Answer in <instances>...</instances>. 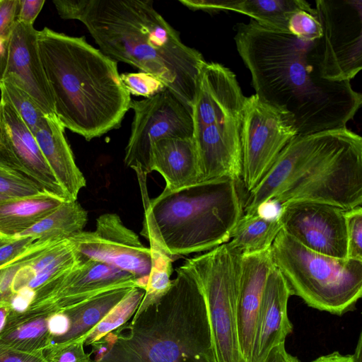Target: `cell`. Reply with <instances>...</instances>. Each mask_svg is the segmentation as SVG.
<instances>
[{
  "instance_id": "cell-1",
  "label": "cell",
  "mask_w": 362,
  "mask_h": 362,
  "mask_svg": "<svg viewBox=\"0 0 362 362\" xmlns=\"http://www.w3.org/2000/svg\"><path fill=\"white\" fill-rule=\"evenodd\" d=\"M237 51L262 101L288 115L298 134L346 127L361 106L351 81L323 78L317 40L250 23L235 25Z\"/></svg>"
},
{
  "instance_id": "cell-2",
  "label": "cell",
  "mask_w": 362,
  "mask_h": 362,
  "mask_svg": "<svg viewBox=\"0 0 362 362\" xmlns=\"http://www.w3.org/2000/svg\"><path fill=\"white\" fill-rule=\"evenodd\" d=\"M59 16L78 20L99 49L115 62L134 66L160 80L192 108L206 63L184 44L179 33L153 8L151 0H53Z\"/></svg>"
},
{
  "instance_id": "cell-3",
  "label": "cell",
  "mask_w": 362,
  "mask_h": 362,
  "mask_svg": "<svg viewBox=\"0 0 362 362\" xmlns=\"http://www.w3.org/2000/svg\"><path fill=\"white\" fill-rule=\"evenodd\" d=\"M322 202L346 210L362 204V138L347 127L298 134L248 193L243 214L267 205Z\"/></svg>"
},
{
  "instance_id": "cell-4",
  "label": "cell",
  "mask_w": 362,
  "mask_h": 362,
  "mask_svg": "<svg viewBox=\"0 0 362 362\" xmlns=\"http://www.w3.org/2000/svg\"><path fill=\"white\" fill-rule=\"evenodd\" d=\"M38 45L54 113L64 128L87 141L118 129L130 109L117 62L87 42L47 27Z\"/></svg>"
},
{
  "instance_id": "cell-5",
  "label": "cell",
  "mask_w": 362,
  "mask_h": 362,
  "mask_svg": "<svg viewBox=\"0 0 362 362\" xmlns=\"http://www.w3.org/2000/svg\"><path fill=\"white\" fill-rule=\"evenodd\" d=\"M167 293L136 313L130 336L114 330L103 337L101 355L122 356L117 362H212L209 320L202 288L192 272L175 269ZM146 309V308H145Z\"/></svg>"
},
{
  "instance_id": "cell-6",
  "label": "cell",
  "mask_w": 362,
  "mask_h": 362,
  "mask_svg": "<svg viewBox=\"0 0 362 362\" xmlns=\"http://www.w3.org/2000/svg\"><path fill=\"white\" fill-rule=\"evenodd\" d=\"M144 208L141 234L173 262L227 243L243 215L238 182L206 181L149 199L139 180Z\"/></svg>"
},
{
  "instance_id": "cell-7",
  "label": "cell",
  "mask_w": 362,
  "mask_h": 362,
  "mask_svg": "<svg viewBox=\"0 0 362 362\" xmlns=\"http://www.w3.org/2000/svg\"><path fill=\"white\" fill-rule=\"evenodd\" d=\"M245 98L228 68L215 62L204 64L192 106L200 182L221 178L240 180Z\"/></svg>"
},
{
  "instance_id": "cell-8",
  "label": "cell",
  "mask_w": 362,
  "mask_h": 362,
  "mask_svg": "<svg viewBox=\"0 0 362 362\" xmlns=\"http://www.w3.org/2000/svg\"><path fill=\"white\" fill-rule=\"evenodd\" d=\"M270 253L291 294L309 307L341 315L362 296V261L312 251L281 229Z\"/></svg>"
},
{
  "instance_id": "cell-9",
  "label": "cell",
  "mask_w": 362,
  "mask_h": 362,
  "mask_svg": "<svg viewBox=\"0 0 362 362\" xmlns=\"http://www.w3.org/2000/svg\"><path fill=\"white\" fill-rule=\"evenodd\" d=\"M243 257L227 242L184 263L196 277L205 299L212 362H246L239 346L236 319Z\"/></svg>"
},
{
  "instance_id": "cell-10",
  "label": "cell",
  "mask_w": 362,
  "mask_h": 362,
  "mask_svg": "<svg viewBox=\"0 0 362 362\" xmlns=\"http://www.w3.org/2000/svg\"><path fill=\"white\" fill-rule=\"evenodd\" d=\"M322 28L317 40L322 76L351 81L362 69V1L316 0Z\"/></svg>"
},
{
  "instance_id": "cell-11",
  "label": "cell",
  "mask_w": 362,
  "mask_h": 362,
  "mask_svg": "<svg viewBox=\"0 0 362 362\" xmlns=\"http://www.w3.org/2000/svg\"><path fill=\"white\" fill-rule=\"evenodd\" d=\"M297 135L293 120L285 112L262 101L256 94L245 98L240 131V180L247 194Z\"/></svg>"
},
{
  "instance_id": "cell-12",
  "label": "cell",
  "mask_w": 362,
  "mask_h": 362,
  "mask_svg": "<svg viewBox=\"0 0 362 362\" xmlns=\"http://www.w3.org/2000/svg\"><path fill=\"white\" fill-rule=\"evenodd\" d=\"M134 111L124 163L136 175H147L153 144L165 138H192V108L167 88L143 100H131Z\"/></svg>"
},
{
  "instance_id": "cell-13",
  "label": "cell",
  "mask_w": 362,
  "mask_h": 362,
  "mask_svg": "<svg viewBox=\"0 0 362 362\" xmlns=\"http://www.w3.org/2000/svg\"><path fill=\"white\" fill-rule=\"evenodd\" d=\"M77 262L94 260L129 272L146 289L151 269V252L138 235L124 226L115 213L96 219L93 231H81L69 238Z\"/></svg>"
},
{
  "instance_id": "cell-14",
  "label": "cell",
  "mask_w": 362,
  "mask_h": 362,
  "mask_svg": "<svg viewBox=\"0 0 362 362\" xmlns=\"http://www.w3.org/2000/svg\"><path fill=\"white\" fill-rule=\"evenodd\" d=\"M121 287L141 288L136 277L112 265L94 260L77 262L37 289L27 310L50 316Z\"/></svg>"
},
{
  "instance_id": "cell-15",
  "label": "cell",
  "mask_w": 362,
  "mask_h": 362,
  "mask_svg": "<svg viewBox=\"0 0 362 362\" xmlns=\"http://www.w3.org/2000/svg\"><path fill=\"white\" fill-rule=\"evenodd\" d=\"M282 229L306 248L332 257L347 258L346 209L315 202L280 206Z\"/></svg>"
},
{
  "instance_id": "cell-16",
  "label": "cell",
  "mask_w": 362,
  "mask_h": 362,
  "mask_svg": "<svg viewBox=\"0 0 362 362\" xmlns=\"http://www.w3.org/2000/svg\"><path fill=\"white\" fill-rule=\"evenodd\" d=\"M0 163L21 173L42 190L70 201L47 165L34 134L12 105L0 97Z\"/></svg>"
},
{
  "instance_id": "cell-17",
  "label": "cell",
  "mask_w": 362,
  "mask_h": 362,
  "mask_svg": "<svg viewBox=\"0 0 362 362\" xmlns=\"http://www.w3.org/2000/svg\"><path fill=\"white\" fill-rule=\"evenodd\" d=\"M4 78L27 92L45 115H55L53 97L40 53L38 30L33 25L16 21L9 37Z\"/></svg>"
},
{
  "instance_id": "cell-18",
  "label": "cell",
  "mask_w": 362,
  "mask_h": 362,
  "mask_svg": "<svg viewBox=\"0 0 362 362\" xmlns=\"http://www.w3.org/2000/svg\"><path fill=\"white\" fill-rule=\"evenodd\" d=\"M291 296L280 270L274 264L263 288L257 318L252 362H264L269 351L285 343L293 331L287 311Z\"/></svg>"
},
{
  "instance_id": "cell-19",
  "label": "cell",
  "mask_w": 362,
  "mask_h": 362,
  "mask_svg": "<svg viewBox=\"0 0 362 362\" xmlns=\"http://www.w3.org/2000/svg\"><path fill=\"white\" fill-rule=\"evenodd\" d=\"M273 265L270 249L243 257L236 319L239 346L246 362H252L262 293L267 275Z\"/></svg>"
},
{
  "instance_id": "cell-20",
  "label": "cell",
  "mask_w": 362,
  "mask_h": 362,
  "mask_svg": "<svg viewBox=\"0 0 362 362\" xmlns=\"http://www.w3.org/2000/svg\"><path fill=\"white\" fill-rule=\"evenodd\" d=\"M64 127L55 115H46L34 136L38 146L57 182L70 201H76L86 179L78 168L66 139Z\"/></svg>"
},
{
  "instance_id": "cell-21",
  "label": "cell",
  "mask_w": 362,
  "mask_h": 362,
  "mask_svg": "<svg viewBox=\"0 0 362 362\" xmlns=\"http://www.w3.org/2000/svg\"><path fill=\"white\" fill-rule=\"evenodd\" d=\"M150 169L163 176L165 182L163 194L200 183L192 137H169L155 142L151 148Z\"/></svg>"
},
{
  "instance_id": "cell-22",
  "label": "cell",
  "mask_w": 362,
  "mask_h": 362,
  "mask_svg": "<svg viewBox=\"0 0 362 362\" xmlns=\"http://www.w3.org/2000/svg\"><path fill=\"white\" fill-rule=\"evenodd\" d=\"M65 200L42 192L0 201V238H11L28 230Z\"/></svg>"
},
{
  "instance_id": "cell-23",
  "label": "cell",
  "mask_w": 362,
  "mask_h": 362,
  "mask_svg": "<svg viewBox=\"0 0 362 362\" xmlns=\"http://www.w3.org/2000/svg\"><path fill=\"white\" fill-rule=\"evenodd\" d=\"M49 316L35 312H10L0 333V344L29 353H44L52 345L48 328Z\"/></svg>"
},
{
  "instance_id": "cell-24",
  "label": "cell",
  "mask_w": 362,
  "mask_h": 362,
  "mask_svg": "<svg viewBox=\"0 0 362 362\" xmlns=\"http://www.w3.org/2000/svg\"><path fill=\"white\" fill-rule=\"evenodd\" d=\"M134 287H121L103 292L64 312L70 320L69 332L54 342L81 340Z\"/></svg>"
},
{
  "instance_id": "cell-25",
  "label": "cell",
  "mask_w": 362,
  "mask_h": 362,
  "mask_svg": "<svg viewBox=\"0 0 362 362\" xmlns=\"http://www.w3.org/2000/svg\"><path fill=\"white\" fill-rule=\"evenodd\" d=\"M281 229L278 215L243 214L233 228L228 243L243 256L263 252L271 248Z\"/></svg>"
},
{
  "instance_id": "cell-26",
  "label": "cell",
  "mask_w": 362,
  "mask_h": 362,
  "mask_svg": "<svg viewBox=\"0 0 362 362\" xmlns=\"http://www.w3.org/2000/svg\"><path fill=\"white\" fill-rule=\"evenodd\" d=\"M88 213L77 201H65L32 227L16 237L63 240L83 231Z\"/></svg>"
},
{
  "instance_id": "cell-27",
  "label": "cell",
  "mask_w": 362,
  "mask_h": 362,
  "mask_svg": "<svg viewBox=\"0 0 362 362\" xmlns=\"http://www.w3.org/2000/svg\"><path fill=\"white\" fill-rule=\"evenodd\" d=\"M299 9L315 10L304 0H238L235 12L248 16L263 27L288 32V18Z\"/></svg>"
},
{
  "instance_id": "cell-28",
  "label": "cell",
  "mask_w": 362,
  "mask_h": 362,
  "mask_svg": "<svg viewBox=\"0 0 362 362\" xmlns=\"http://www.w3.org/2000/svg\"><path fill=\"white\" fill-rule=\"evenodd\" d=\"M145 289L134 287L85 337L84 345H91L119 328L135 314Z\"/></svg>"
},
{
  "instance_id": "cell-29",
  "label": "cell",
  "mask_w": 362,
  "mask_h": 362,
  "mask_svg": "<svg viewBox=\"0 0 362 362\" xmlns=\"http://www.w3.org/2000/svg\"><path fill=\"white\" fill-rule=\"evenodd\" d=\"M151 252V269L145 293L135 313L157 302L170 288L172 283L173 261L162 251L149 247Z\"/></svg>"
},
{
  "instance_id": "cell-30",
  "label": "cell",
  "mask_w": 362,
  "mask_h": 362,
  "mask_svg": "<svg viewBox=\"0 0 362 362\" xmlns=\"http://www.w3.org/2000/svg\"><path fill=\"white\" fill-rule=\"evenodd\" d=\"M0 92L1 96L12 105L25 124L35 134L47 115L27 92L8 78H4L0 84Z\"/></svg>"
},
{
  "instance_id": "cell-31",
  "label": "cell",
  "mask_w": 362,
  "mask_h": 362,
  "mask_svg": "<svg viewBox=\"0 0 362 362\" xmlns=\"http://www.w3.org/2000/svg\"><path fill=\"white\" fill-rule=\"evenodd\" d=\"M60 240H36L26 250L13 260L0 267V303H8L13 293V279L18 271L33 257L49 245Z\"/></svg>"
},
{
  "instance_id": "cell-32",
  "label": "cell",
  "mask_w": 362,
  "mask_h": 362,
  "mask_svg": "<svg viewBox=\"0 0 362 362\" xmlns=\"http://www.w3.org/2000/svg\"><path fill=\"white\" fill-rule=\"evenodd\" d=\"M44 192L31 180L0 163V194L6 198H22Z\"/></svg>"
},
{
  "instance_id": "cell-33",
  "label": "cell",
  "mask_w": 362,
  "mask_h": 362,
  "mask_svg": "<svg viewBox=\"0 0 362 362\" xmlns=\"http://www.w3.org/2000/svg\"><path fill=\"white\" fill-rule=\"evenodd\" d=\"M288 32L304 42H314L320 39L322 28L315 16V10L311 13L299 9L292 13L288 20Z\"/></svg>"
},
{
  "instance_id": "cell-34",
  "label": "cell",
  "mask_w": 362,
  "mask_h": 362,
  "mask_svg": "<svg viewBox=\"0 0 362 362\" xmlns=\"http://www.w3.org/2000/svg\"><path fill=\"white\" fill-rule=\"evenodd\" d=\"M81 340L54 342L44 351L45 362H92Z\"/></svg>"
},
{
  "instance_id": "cell-35",
  "label": "cell",
  "mask_w": 362,
  "mask_h": 362,
  "mask_svg": "<svg viewBox=\"0 0 362 362\" xmlns=\"http://www.w3.org/2000/svg\"><path fill=\"white\" fill-rule=\"evenodd\" d=\"M120 79L127 92L135 96L147 98L166 89L156 77L144 71L123 73Z\"/></svg>"
},
{
  "instance_id": "cell-36",
  "label": "cell",
  "mask_w": 362,
  "mask_h": 362,
  "mask_svg": "<svg viewBox=\"0 0 362 362\" xmlns=\"http://www.w3.org/2000/svg\"><path fill=\"white\" fill-rule=\"evenodd\" d=\"M347 258L362 261V207L346 210Z\"/></svg>"
},
{
  "instance_id": "cell-37",
  "label": "cell",
  "mask_w": 362,
  "mask_h": 362,
  "mask_svg": "<svg viewBox=\"0 0 362 362\" xmlns=\"http://www.w3.org/2000/svg\"><path fill=\"white\" fill-rule=\"evenodd\" d=\"M35 240L28 236L0 238V267L13 260Z\"/></svg>"
},
{
  "instance_id": "cell-38",
  "label": "cell",
  "mask_w": 362,
  "mask_h": 362,
  "mask_svg": "<svg viewBox=\"0 0 362 362\" xmlns=\"http://www.w3.org/2000/svg\"><path fill=\"white\" fill-rule=\"evenodd\" d=\"M188 8L206 12H218L221 11H235L238 0H179Z\"/></svg>"
},
{
  "instance_id": "cell-39",
  "label": "cell",
  "mask_w": 362,
  "mask_h": 362,
  "mask_svg": "<svg viewBox=\"0 0 362 362\" xmlns=\"http://www.w3.org/2000/svg\"><path fill=\"white\" fill-rule=\"evenodd\" d=\"M19 0H0V37L9 36L17 20Z\"/></svg>"
},
{
  "instance_id": "cell-40",
  "label": "cell",
  "mask_w": 362,
  "mask_h": 362,
  "mask_svg": "<svg viewBox=\"0 0 362 362\" xmlns=\"http://www.w3.org/2000/svg\"><path fill=\"white\" fill-rule=\"evenodd\" d=\"M0 362H45L44 353H29L0 344Z\"/></svg>"
},
{
  "instance_id": "cell-41",
  "label": "cell",
  "mask_w": 362,
  "mask_h": 362,
  "mask_svg": "<svg viewBox=\"0 0 362 362\" xmlns=\"http://www.w3.org/2000/svg\"><path fill=\"white\" fill-rule=\"evenodd\" d=\"M45 3V0H19L16 21L33 25Z\"/></svg>"
},
{
  "instance_id": "cell-42",
  "label": "cell",
  "mask_w": 362,
  "mask_h": 362,
  "mask_svg": "<svg viewBox=\"0 0 362 362\" xmlns=\"http://www.w3.org/2000/svg\"><path fill=\"white\" fill-rule=\"evenodd\" d=\"M35 291L25 287L15 293L10 300L11 311L21 313L27 310L35 297Z\"/></svg>"
},
{
  "instance_id": "cell-43",
  "label": "cell",
  "mask_w": 362,
  "mask_h": 362,
  "mask_svg": "<svg viewBox=\"0 0 362 362\" xmlns=\"http://www.w3.org/2000/svg\"><path fill=\"white\" fill-rule=\"evenodd\" d=\"M48 328L54 341V339L62 337L69 332V318L63 313L52 314L48 318Z\"/></svg>"
},
{
  "instance_id": "cell-44",
  "label": "cell",
  "mask_w": 362,
  "mask_h": 362,
  "mask_svg": "<svg viewBox=\"0 0 362 362\" xmlns=\"http://www.w3.org/2000/svg\"><path fill=\"white\" fill-rule=\"evenodd\" d=\"M264 362H300V361L287 352L285 343H281L269 351Z\"/></svg>"
},
{
  "instance_id": "cell-45",
  "label": "cell",
  "mask_w": 362,
  "mask_h": 362,
  "mask_svg": "<svg viewBox=\"0 0 362 362\" xmlns=\"http://www.w3.org/2000/svg\"><path fill=\"white\" fill-rule=\"evenodd\" d=\"M9 37H0V84L4 80L7 65Z\"/></svg>"
},
{
  "instance_id": "cell-46",
  "label": "cell",
  "mask_w": 362,
  "mask_h": 362,
  "mask_svg": "<svg viewBox=\"0 0 362 362\" xmlns=\"http://www.w3.org/2000/svg\"><path fill=\"white\" fill-rule=\"evenodd\" d=\"M311 362H357L354 356L350 354H342L339 351L323 355Z\"/></svg>"
},
{
  "instance_id": "cell-47",
  "label": "cell",
  "mask_w": 362,
  "mask_h": 362,
  "mask_svg": "<svg viewBox=\"0 0 362 362\" xmlns=\"http://www.w3.org/2000/svg\"><path fill=\"white\" fill-rule=\"evenodd\" d=\"M11 312V305L8 303H0V333L4 329L7 317Z\"/></svg>"
},
{
  "instance_id": "cell-48",
  "label": "cell",
  "mask_w": 362,
  "mask_h": 362,
  "mask_svg": "<svg viewBox=\"0 0 362 362\" xmlns=\"http://www.w3.org/2000/svg\"><path fill=\"white\" fill-rule=\"evenodd\" d=\"M9 199V198H6V197H4V196L0 194V201L4 200V199Z\"/></svg>"
}]
</instances>
